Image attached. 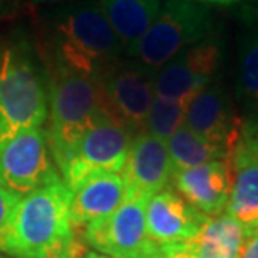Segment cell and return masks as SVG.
Wrapping results in <instances>:
<instances>
[{"label":"cell","instance_id":"cell-1","mask_svg":"<svg viewBox=\"0 0 258 258\" xmlns=\"http://www.w3.org/2000/svg\"><path fill=\"white\" fill-rule=\"evenodd\" d=\"M71 196L62 179L22 196L0 228V251L15 258H47L72 248Z\"/></svg>","mask_w":258,"mask_h":258},{"label":"cell","instance_id":"cell-2","mask_svg":"<svg viewBox=\"0 0 258 258\" xmlns=\"http://www.w3.org/2000/svg\"><path fill=\"white\" fill-rule=\"evenodd\" d=\"M121 50V40L99 5L77 7L55 25L54 55L62 69L101 81L119 62Z\"/></svg>","mask_w":258,"mask_h":258},{"label":"cell","instance_id":"cell-3","mask_svg":"<svg viewBox=\"0 0 258 258\" xmlns=\"http://www.w3.org/2000/svg\"><path fill=\"white\" fill-rule=\"evenodd\" d=\"M102 112L99 81L57 67L50 81L49 144L62 171L76 144Z\"/></svg>","mask_w":258,"mask_h":258},{"label":"cell","instance_id":"cell-4","mask_svg":"<svg viewBox=\"0 0 258 258\" xmlns=\"http://www.w3.org/2000/svg\"><path fill=\"white\" fill-rule=\"evenodd\" d=\"M47 92L25 50L10 47L0 57V146L20 131L42 127Z\"/></svg>","mask_w":258,"mask_h":258},{"label":"cell","instance_id":"cell-5","mask_svg":"<svg viewBox=\"0 0 258 258\" xmlns=\"http://www.w3.org/2000/svg\"><path fill=\"white\" fill-rule=\"evenodd\" d=\"M211 27L206 9L189 0H169L127 52L138 64L156 72L184 49L203 42Z\"/></svg>","mask_w":258,"mask_h":258},{"label":"cell","instance_id":"cell-6","mask_svg":"<svg viewBox=\"0 0 258 258\" xmlns=\"http://www.w3.org/2000/svg\"><path fill=\"white\" fill-rule=\"evenodd\" d=\"M60 179L42 127L20 131L0 146V184L12 195L22 198Z\"/></svg>","mask_w":258,"mask_h":258},{"label":"cell","instance_id":"cell-7","mask_svg":"<svg viewBox=\"0 0 258 258\" xmlns=\"http://www.w3.org/2000/svg\"><path fill=\"white\" fill-rule=\"evenodd\" d=\"M131 141L133 134L102 111L76 144L69 161L60 171L62 181L69 189H74L92 174H121Z\"/></svg>","mask_w":258,"mask_h":258},{"label":"cell","instance_id":"cell-8","mask_svg":"<svg viewBox=\"0 0 258 258\" xmlns=\"http://www.w3.org/2000/svg\"><path fill=\"white\" fill-rule=\"evenodd\" d=\"M154 71L138 62H117L101 77L102 111L133 138L146 131V121L154 99Z\"/></svg>","mask_w":258,"mask_h":258},{"label":"cell","instance_id":"cell-9","mask_svg":"<svg viewBox=\"0 0 258 258\" xmlns=\"http://www.w3.org/2000/svg\"><path fill=\"white\" fill-rule=\"evenodd\" d=\"M146 200L129 196L114 213L84 226V240L97 253L114 258H143L154 248L146 230Z\"/></svg>","mask_w":258,"mask_h":258},{"label":"cell","instance_id":"cell-10","mask_svg":"<svg viewBox=\"0 0 258 258\" xmlns=\"http://www.w3.org/2000/svg\"><path fill=\"white\" fill-rule=\"evenodd\" d=\"M220 49L213 42H200L184 49L154 74V96L186 101L210 84L218 67Z\"/></svg>","mask_w":258,"mask_h":258},{"label":"cell","instance_id":"cell-11","mask_svg":"<svg viewBox=\"0 0 258 258\" xmlns=\"http://www.w3.org/2000/svg\"><path fill=\"white\" fill-rule=\"evenodd\" d=\"M184 126L206 141L233 153L245 124L235 112L228 94L220 86H206L188 104Z\"/></svg>","mask_w":258,"mask_h":258},{"label":"cell","instance_id":"cell-12","mask_svg":"<svg viewBox=\"0 0 258 258\" xmlns=\"http://www.w3.org/2000/svg\"><path fill=\"white\" fill-rule=\"evenodd\" d=\"M144 213L148 236L156 245L188 243L210 218L169 188H163L149 196Z\"/></svg>","mask_w":258,"mask_h":258},{"label":"cell","instance_id":"cell-13","mask_svg":"<svg viewBox=\"0 0 258 258\" xmlns=\"http://www.w3.org/2000/svg\"><path fill=\"white\" fill-rule=\"evenodd\" d=\"M124 179L127 198L144 196L149 198L159 189L166 188L173 176L166 141L143 131L131 141L129 154L121 173Z\"/></svg>","mask_w":258,"mask_h":258},{"label":"cell","instance_id":"cell-14","mask_svg":"<svg viewBox=\"0 0 258 258\" xmlns=\"http://www.w3.org/2000/svg\"><path fill=\"white\" fill-rule=\"evenodd\" d=\"M171 181L178 193L206 216H218L226 210L231 189L230 159H220L195 168L173 171Z\"/></svg>","mask_w":258,"mask_h":258},{"label":"cell","instance_id":"cell-15","mask_svg":"<svg viewBox=\"0 0 258 258\" xmlns=\"http://www.w3.org/2000/svg\"><path fill=\"white\" fill-rule=\"evenodd\" d=\"M230 164L231 189L226 213L250 233L258 226V149L246 127L231 153Z\"/></svg>","mask_w":258,"mask_h":258},{"label":"cell","instance_id":"cell-16","mask_svg":"<svg viewBox=\"0 0 258 258\" xmlns=\"http://www.w3.org/2000/svg\"><path fill=\"white\" fill-rule=\"evenodd\" d=\"M71 193L69 213L74 228H84L92 221L109 216L127 200L124 179L116 173L92 174Z\"/></svg>","mask_w":258,"mask_h":258},{"label":"cell","instance_id":"cell-17","mask_svg":"<svg viewBox=\"0 0 258 258\" xmlns=\"http://www.w3.org/2000/svg\"><path fill=\"white\" fill-rule=\"evenodd\" d=\"M248 231L228 213L210 216L191 241L189 250L196 258H240Z\"/></svg>","mask_w":258,"mask_h":258},{"label":"cell","instance_id":"cell-18","mask_svg":"<svg viewBox=\"0 0 258 258\" xmlns=\"http://www.w3.org/2000/svg\"><path fill=\"white\" fill-rule=\"evenodd\" d=\"M99 9L122 47L131 49L158 17L161 0H99Z\"/></svg>","mask_w":258,"mask_h":258},{"label":"cell","instance_id":"cell-19","mask_svg":"<svg viewBox=\"0 0 258 258\" xmlns=\"http://www.w3.org/2000/svg\"><path fill=\"white\" fill-rule=\"evenodd\" d=\"M166 146L173 171L195 168L205 163L220 161V159H230V153L226 149L206 141L184 124L171 134V138L166 141Z\"/></svg>","mask_w":258,"mask_h":258},{"label":"cell","instance_id":"cell-20","mask_svg":"<svg viewBox=\"0 0 258 258\" xmlns=\"http://www.w3.org/2000/svg\"><path fill=\"white\" fill-rule=\"evenodd\" d=\"M188 104L189 102L186 101L163 99L154 96L146 121V131L163 141H168L171 134L184 124Z\"/></svg>","mask_w":258,"mask_h":258},{"label":"cell","instance_id":"cell-21","mask_svg":"<svg viewBox=\"0 0 258 258\" xmlns=\"http://www.w3.org/2000/svg\"><path fill=\"white\" fill-rule=\"evenodd\" d=\"M240 84L245 94L258 102V35L246 47L240 66Z\"/></svg>","mask_w":258,"mask_h":258},{"label":"cell","instance_id":"cell-22","mask_svg":"<svg viewBox=\"0 0 258 258\" xmlns=\"http://www.w3.org/2000/svg\"><path fill=\"white\" fill-rule=\"evenodd\" d=\"M143 258H196L188 243L183 245H154V248Z\"/></svg>","mask_w":258,"mask_h":258},{"label":"cell","instance_id":"cell-23","mask_svg":"<svg viewBox=\"0 0 258 258\" xmlns=\"http://www.w3.org/2000/svg\"><path fill=\"white\" fill-rule=\"evenodd\" d=\"M19 200H20L19 196H15L10 191H7V189L0 184V228L7 223V220L10 218L15 205L19 203Z\"/></svg>","mask_w":258,"mask_h":258},{"label":"cell","instance_id":"cell-24","mask_svg":"<svg viewBox=\"0 0 258 258\" xmlns=\"http://www.w3.org/2000/svg\"><path fill=\"white\" fill-rule=\"evenodd\" d=\"M240 258H258V226L246 236Z\"/></svg>","mask_w":258,"mask_h":258},{"label":"cell","instance_id":"cell-25","mask_svg":"<svg viewBox=\"0 0 258 258\" xmlns=\"http://www.w3.org/2000/svg\"><path fill=\"white\" fill-rule=\"evenodd\" d=\"M86 251L87 250H84V246H81L76 241V245L72 246V248L66 250V251H60V253H55L52 256H47V258H84Z\"/></svg>","mask_w":258,"mask_h":258},{"label":"cell","instance_id":"cell-26","mask_svg":"<svg viewBox=\"0 0 258 258\" xmlns=\"http://www.w3.org/2000/svg\"><path fill=\"white\" fill-rule=\"evenodd\" d=\"M245 127H246V131L250 133V136L253 138L256 149H258V124H245Z\"/></svg>","mask_w":258,"mask_h":258},{"label":"cell","instance_id":"cell-27","mask_svg":"<svg viewBox=\"0 0 258 258\" xmlns=\"http://www.w3.org/2000/svg\"><path fill=\"white\" fill-rule=\"evenodd\" d=\"M191 2V0H189ZM195 2H205V4H235L240 0H195Z\"/></svg>","mask_w":258,"mask_h":258},{"label":"cell","instance_id":"cell-28","mask_svg":"<svg viewBox=\"0 0 258 258\" xmlns=\"http://www.w3.org/2000/svg\"><path fill=\"white\" fill-rule=\"evenodd\" d=\"M84 258H114V256H109V255H102V253H97V251H86Z\"/></svg>","mask_w":258,"mask_h":258},{"label":"cell","instance_id":"cell-29","mask_svg":"<svg viewBox=\"0 0 258 258\" xmlns=\"http://www.w3.org/2000/svg\"><path fill=\"white\" fill-rule=\"evenodd\" d=\"M37 4H54V2H59V0H34Z\"/></svg>","mask_w":258,"mask_h":258},{"label":"cell","instance_id":"cell-30","mask_svg":"<svg viewBox=\"0 0 258 258\" xmlns=\"http://www.w3.org/2000/svg\"><path fill=\"white\" fill-rule=\"evenodd\" d=\"M0 258H10V256H7V255H2V253H0Z\"/></svg>","mask_w":258,"mask_h":258},{"label":"cell","instance_id":"cell-31","mask_svg":"<svg viewBox=\"0 0 258 258\" xmlns=\"http://www.w3.org/2000/svg\"><path fill=\"white\" fill-rule=\"evenodd\" d=\"M2 5H4V0H0V7H2Z\"/></svg>","mask_w":258,"mask_h":258}]
</instances>
